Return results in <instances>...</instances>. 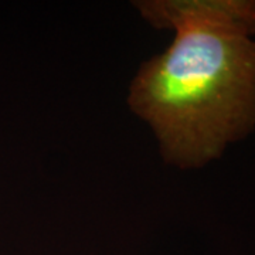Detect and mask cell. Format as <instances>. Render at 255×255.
I'll return each mask as SVG.
<instances>
[{
	"label": "cell",
	"mask_w": 255,
	"mask_h": 255,
	"mask_svg": "<svg viewBox=\"0 0 255 255\" xmlns=\"http://www.w3.org/2000/svg\"><path fill=\"white\" fill-rule=\"evenodd\" d=\"M128 105L155 135L164 162L199 169L255 130V40L234 30L182 26L142 64Z\"/></svg>",
	"instance_id": "obj_1"
},
{
	"label": "cell",
	"mask_w": 255,
	"mask_h": 255,
	"mask_svg": "<svg viewBox=\"0 0 255 255\" xmlns=\"http://www.w3.org/2000/svg\"><path fill=\"white\" fill-rule=\"evenodd\" d=\"M133 6L159 30L210 26L255 36V0H139Z\"/></svg>",
	"instance_id": "obj_2"
}]
</instances>
